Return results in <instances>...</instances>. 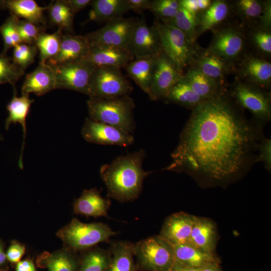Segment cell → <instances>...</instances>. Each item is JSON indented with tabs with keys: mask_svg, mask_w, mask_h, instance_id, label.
Wrapping results in <instances>:
<instances>
[{
	"mask_svg": "<svg viewBox=\"0 0 271 271\" xmlns=\"http://www.w3.org/2000/svg\"><path fill=\"white\" fill-rule=\"evenodd\" d=\"M262 126L246 118L225 89L192 109L163 170L218 181L230 178L256 162Z\"/></svg>",
	"mask_w": 271,
	"mask_h": 271,
	"instance_id": "1",
	"label": "cell"
},
{
	"mask_svg": "<svg viewBox=\"0 0 271 271\" xmlns=\"http://www.w3.org/2000/svg\"><path fill=\"white\" fill-rule=\"evenodd\" d=\"M146 152L143 149L117 157L103 165L100 174L108 196L120 202L133 200L140 195L144 180L152 172L142 167Z\"/></svg>",
	"mask_w": 271,
	"mask_h": 271,
	"instance_id": "2",
	"label": "cell"
},
{
	"mask_svg": "<svg viewBox=\"0 0 271 271\" xmlns=\"http://www.w3.org/2000/svg\"><path fill=\"white\" fill-rule=\"evenodd\" d=\"M89 118L131 134L136 128L133 111L136 107L129 95L104 99L89 97L87 101Z\"/></svg>",
	"mask_w": 271,
	"mask_h": 271,
	"instance_id": "3",
	"label": "cell"
},
{
	"mask_svg": "<svg viewBox=\"0 0 271 271\" xmlns=\"http://www.w3.org/2000/svg\"><path fill=\"white\" fill-rule=\"evenodd\" d=\"M115 234L103 223H85L74 218L57 231L56 236L62 241L64 246L78 253L107 241Z\"/></svg>",
	"mask_w": 271,
	"mask_h": 271,
	"instance_id": "4",
	"label": "cell"
},
{
	"mask_svg": "<svg viewBox=\"0 0 271 271\" xmlns=\"http://www.w3.org/2000/svg\"><path fill=\"white\" fill-rule=\"evenodd\" d=\"M137 271H169L175 257L173 246L159 235L133 244Z\"/></svg>",
	"mask_w": 271,
	"mask_h": 271,
	"instance_id": "5",
	"label": "cell"
},
{
	"mask_svg": "<svg viewBox=\"0 0 271 271\" xmlns=\"http://www.w3.org/2000/svg\"><path fill=\"white\" fill-rule=\"evenodd\" d=\"M157 29L162 52L182 73L191 66L198 49L186 35L178 28L160 21L154 24Z\"/></svg>",
	"mask_w": 271,
	"mask_h": 271,
	"instance_id": "6",
	"label": "cell"
},
{
	"mask_svg": "<svg viewBox=\"0 0 271 271\" xmlns=\"http://www.w3.org/2000/svg\"><path fill=\"white\" fill-rule=\"evenodd\" d=\"M228 93L241 108L251 113L257 122L263 125L270 120V94L266 89L237 79Z\"/></svg>",
	"mask_w": 271,
	"mask_h": 271,
	"instance_id": "7",
	"label": "cell"
},
{
	"mask_svg": "<svg viewBox=\"0 0 271 271\" xmlns=\"http://www.w3.org/2000/svg\"><path fill=\"white\" fill-rule=\"evenodd\" d=\"M120 69L96 67L90 83L89 97L109 99L129 95L133 88Z\"/></svg>",
	"mask_w": 271,
	"mask_h": 271,
	"instance_id": "8",
	"label": "cell"
},
{
	"mask_svg": "<svg viewBox=\"0 0 271 271\" xmlns=\"http://www.w3.org/2000/svg\"><path fill=\"white\" fill-rule=\"evenodd\" d=\"M245 46L246 37L241 28L228 26L214 32L212 41L206 50L234 64L245 56Z\"/></svg>",
	"mask_w": 271,
	"mask_h": 271,
	"instance_id": "9",
	"label": "cell"
},
{
	"mask_svg": "<svg viewBox=\"0 0 271 271\" xmlns=\"http://www.w3.org/2000/svg\"><path fill=\"white\" fill-rule=\"evenodd\" d=\"M51 67L55 76L56 89L71 90L88 95L91 77L96 66L81 60Z\"/></svg>",
	"mask_w": 271,
	"mask_h": 271,
	"instance_id": "10",
	"label": "cell"
},
{
	"mask_svg": "<svg viewBox=\"0 0 271 271\" xmlns=\"http://www.w3.org/2000/svg\"><path fill=\"white\" fill-rule=\"evenodd\" d=\"M137 20L123 17L116 18L85 36L90 43L107 45L127 50L129 41Z\"/></svg>",
	"mask_w": 271,
	"mask_h": 271,
	"instance_id": "11",
	"label": "cell"
},
{
	"mask_svg": "<svg viewBox=\"0 0 271 271\" xmlns=\"http://www.w3.org/2000/svg\"><path fill=\"white\" fill-rule=\"evenodd\" d=\"M127 50L134 59L156 56L162 52L155 25L149 26L144 16L134 25Z\"/></svg>",
	"mask_w": 271,
	"mask_h": 271,
	"instance_id": "12",
	"label": "cell"
},
{
	"mask_svg": "<svg viewBox=\"0 0 271 271\" xmlns=\"http://www.w3.org/2000/svg\"><path fill=\"white\" fill-rule=\"evenodd\" d=\"M81 133L87 142L102 145L126 147L134 141L131 133L113 126L95 121L89 117L85 119Z\"/></svg>",
	"mask_w": 271,
	"mask_h": 271,
	"instance_id": "13",
	"label": "cell"
},
{
	"mask_svg": "<svg viewBox=\"0 0 271 271\" xmlns=\"http://www.w3.org/2000/svg\"><path fill=\"white\" fill-rule=\"evenodd\" d=\"M174 63L162 52L156 66L148 94L152 100L165 99L173 87L183 76Z\"/></svg>",
	"mask_w": 271,
	"mask_h": 271,
	"instance_id": "14",
	"label": "cell"
},
{
	"mask_svg": "<svg viewBox=\"0 0 271 271\" xmlns=\"http://www.w3.org/2000/svg\"><path fill=\"white\" fill-rule=\"evenodd\" d=\"M133 57L125 49L105 44L90 43L88 53L83 60L96 67H125Z\"/></svg>",
	"mask_w": 271,
	"mask_h": 271,
	"instance_id": "15",
	"label": "cell"
},
{
	"mask_svg": "<svg viewBox=\"0 0 271 271\" xmlns=\"http://www.w3.org/2000/svg\"><path fill=\"white\" fill-rule=\"evenodd\" d=\"M195 217L184 212L170 215L165 220L159 235L173 246L189 242Z\"/></svg>",
	"mask_w": 271,
	"mask_h": 271,
	"instance_id": "16",
	"label": "cell"
},
{
	"mask_svg": "<svg viewBox=\"0 0 271 271\" xmlns=\"http://www.w3.org/2000/svg\"><path fill=\"white\" fill-rule=\"evenodd\" d=\"M89 48V42L85 35H63L58 54L46 63L54 66L83 60L87 56Z\"/></svg>",
	"mask_w": 271,
	"mask_h": 271,
	"instance_id": "17",
	"label": "cell"
},
{
	"mask_svg": "<svg viewBox=\"0 0 271 271\" xmlns=\"http://www.w3.org/2000/svg\"><path fill=\"white\" fill-rule=\"evenodd\" d=\"M238 74L242 80L268 89L271 82L270 62L260 57L244 56L240 60Z\"/></svg>",
	"mask_w": 271,
	"mask_h": 271,
	"instance_id": "18",
	"label": "cell"
},
{
	"mask_svg": "<svg viewBox=\"0 0 271 271\" xmlns=\"http://www.w3.org/2000/svg\"><path fill=\"white\" fill-rule=\"evenodd\" d=\"M79 261L78 253L65 246L52 252H43L36 260L38 267L48 271H78Z\"/></svg>",
	"mask_w": 271,
	"mask_h": 271,
	"instance_id": "19",
	"label": "cell"
},
{
	"mask_svg": "<svg viewBox=\"0 0 271 271\" xmlns=\"http://www.w3.org/2000/svg\"><path fill=\"white\" fill-rule=\"evenodd\" d=\"M56 81L53 70L46 63L39 62L37 68L25 77L22 86V94L43 95L56 89Z\"/></svg>",
	"mask_w": 271,
	"mask_h": 271,
	"instance_id": "20",
	"label": "cell"
},
{
	"mask_svg": "<svg viewBox=\"0 0 271 271\" xmlns=\"http://www.w3.org/2000/svg\"><path fill=\"white\" fill-rule=\"evenodd\" d=\"M233 64L205 50L198 51L191 66L222 83L225 76L234 70Z\"/></svg>",
	"mask_w": 271,
	"mask_h": 271,
	"instance_id": "21",
	"label": "cell"
},
{
	"mask_svg": "<svg viewBox=\"0 0 271 271\" xmlns=\"http://www.w3.org/2000/svg\"><path fill=\"white\" fill-rule=\"evenodd\" d=\"M111 202L100 195L96 188L84 190L73 204L74 213L89 217H106Z\"/></svg>",
	"mask_w": 271,
	"mask_h": 271,
	"instance_id": "22",
	"label": "cell"
},
{
	"mask_svg": "<svg viewBox=\"0 0 271 271\" xmlns=\"http://www.w3.org/2000/svg\"><path fill=\"white\" fill-rule=\"evenodd\" d=\"M217 240L216 227L206 218L195 217L190 242L208 253H215Z\"/></svg>",
	"mask_w": 271,
	"mask_h": 271,
	"instance_id": "23",
	"label": "cell"
},
{
	"mask_svg": "<svg viewBox=\"0 0 271 271\" xmlns=\"http://www.w3.org/2000/svg\"><path fill=\"white\" fill-rule=\"evenodd\" d=\"M90 6L92 8L85 23L90 21L106 23L122 17L130 11L126 0H93Z\"/></svg>",
	"mask_w": 271,
	"mask_h": 271,
	"instance_id": "24",
	"label": "cell"
},
{
	"mask_svg": "<svg viewBox=\"0 0 271 271\" xmlns=\"http://www.w3.org/2000/svg\"><path fill=\"white\" fill-rule=\"evenodd\" d=\"M159 55L133 59L124 67L127 75L148 95Z\"/></svg>",
	"mask_w": 271,
	"mask_h": 271,
	"instance_id": "25",
	"label": "cell"
},
{
	"mask_svg": "<svg viewBox=\"0 0 271 271\" xmlns=\"http://www.w3.org/2000/svg\"><path fill=\"white\" fill-rule=\"evenodd\" d=\"M0 7L8 10L12 15L37 25L45 23L44 13L48 8L39 6L34 0L0 1Z\"/></svg>",
	"mask_w": 271,
	"mask_h": 271,
	"instance_id": "26",
	"label": "cell"
},
{
	"mask_svg": "<svg viewBox=\"0 0 271 271\" xmlns=\"http://www.w3.org/2000/svg\"><path fill=\"white\" fill-rule=\"evenodd\" d=\"M34 100L30 98L29 95L22 94L20 97L17 96L15 88L13 96L7 105V108L9 115L5 123L6 129H8L12 123H20L23 131V141L21 150V154L19 162V166L23 168V152L26 135V118L30 108Z\"/></svg>",
	"mask_w": 271,
	"mask_h": 271,
	"instance_id": "27",
	"label": "cell"
},
{
	"mask_svg": "<svg viewBox=\"0 0 271 271\" xmlns=\"http://www.w3.org/2000/svg\"><path fill=\"white\" fill-rule=\"evenodd\" d=\"M133 243L125 241L112 243L108 249L110 258L105 271H137Z\"/></svg>",
	"mask_w": 271,
	"mask_h": 271,
	"instance_id": "28",
	"label": "cell"
},
{
	"mask_svg": "<svg viewBox=\"0 0 271 271\" xmlns=\"http://www.w3.org/2000/svg\"><path fill=\"white\" fill-rule=\"evenodd\" d=\"M231 8L225 1H212L209 8L197 16V37L220 25L229 16Z\"/></svg>",
	"mask_w": 271,
	"mask_h": 271,
	"instance_id": "29",
	"label": "cell"
},
{
	"mask_svg": "<svg viewBox=\"0 0 271 271\" xmlns=\"http://www.w3.org/2000/svg\"><path fill=\"white\" fill-rule=\"evenodd\" d=\"M182 78L197 95L204 100L213 97L225 89L222 83L207 76L191 66L187 72L183 74Z\"/></svg>",
	"mask_w": 271,
	"mask_h": 271,
	"instance_id": "30",
	"label": "cell"
},
{
	"mask_svg": "<svg viewBox=\"0 0 271 271\" xmlns=\"http://www.w3.org/2000/svg\"><path fill=\"white\" fill-rule=\"evenodd\" d=\"M173 247L175 259L187 265L199 268L208 263H220L215 253H207L190 242Z\"/></svg>",
	"mask_w": 271,
	"mask_h": 271,
	"instance_id": "31",
	"label": "cell"
},
{
	"mask_svg": "<svg viewBox=\"0 0 271 271\" xmlns=\"http://www.w3.org/2000/svg\"><path fill=\"white\" fill-rule=\"evenodd\" d=\"M78 271H105L110 258L108 250L93 247L80 252Z\"/></svg>",
	"mask_w": 271,
	"mask_h": 271,
	"instance_id": "32",
	"label": "cell"
},
{
	"mask_svg": "<svg viewBox=\"0 0 271 271\" xmlns=\"http://www.w3.org/2000/svg\"><path fill=\"white\" fill-rule=\"evenodd\" d=\"M165 100L192 109L205 100L191 89L182 77L173 87Z\"/></svg>",
	"mask_w": 271,
	"mask_h": 271,
	"instance_id": "33",
	"label": "cell"
},
{
	"mask_svg": "<svg viewBox=\"0 0 271 271\" xmlns=\"http://www.w3.org/2000/svg\"><path fill=\"white\" fill-rule=\"evenodd\" d=\"M47 9L50 23L58 27L59 30L73 32V13L66 1L58 0L52 2Z\"/></svg>",
	"mask_w": 271,
	"mask_h": 271,
	"instance_id": "34",
	"label": "cell"
},
{
	"mask_svg": "<svg viewBox=\"0 0 271 271\" xmlns=\"http://www.w3.org/2000/svg\"><path fill=\"white\" fill-rule=\"evenodd\" d=\"M62 36L59 30L52 34L44 32L39 35L34 45L39 52L40 62L46 63L57 55L60 49Z\"/></svg>",
	"mask_w": 271,
	"mask_h": 271,
	"instance_id": "35",
	"label": "cell"
},
{
	"mask_svg": "<svg viewBox=\"0 0 271 271\" xmlns=\"http://www.w3.org/2000/svg\"><path fill=\"white\" fill-rule=\"evenodd\" d=\"M166 24L180 30L193 43L198 38V17L180 6L175 17Z\"/></svg>",
	"mask_w": 271,
	"mask_h": 271,
	"instance_id": "36",
	"label": "cell"
},
{
	"mask_svg": "<svg viewBox=\"0 0 271 271\" xmlns=\"http://www.w3.org/2000/svg\"><path fill=\"white\" fill-rule=\"evenodd\" d=\"M265 2L257 0L236 1L234 9L240 18L247 24L257 25Z\"/></svg>",
	"mask_w": 271,
	"mask_h": 271,
	"instance_id": "37",
	"label": "cell"
},
{
	"mask_svg": "<svg viewBox=\"0 0 271 271\" xmlns=\"http://www.w3.org/2000/svg\"><path fill=\"white\" fill-rule=\"evenodd\" d=\"M24 72L25 70L13 62L12 57L6 53L0 54V84L9 83L15 87L16 83Z\"/></svg>",
	"mask_w": 271,
	"mask_h": 271,
	"instance_id": "38",
	"label": "cell"
},
{
	"mask_svg": "<svg viewBox=\"0 0 271 271\" xmlns=\"http://www.w3.org/2000/svg\"><path fill=\"white\" fill-rule=\"evenodd\" d=\"M19 20V18L11 15L0 27L4 41V53H7L10 49L22 43L17 27Z\"/></svg>",
	"mask_w": 271,
	"mask_h": 271,
	"instance_id": "39",
	"label": "cell"
},
{
	"mask_svg": "<svg viewBox=\"0 0 271 271\" xmlns=\"http://www.w3.org/2000/svg\"><path fill=\"white\" fill-rule=\"evenodd\" d=\"M179 7L177 0H153L149 10L163 23H166L175 17Z\"/></svg>",
	"mask_w": 271,
	"mask_h": 271,
	"instance_id": "40",
	"label": "cell"
},
{
	"mask_svg": "<svg viewBox=\"0 0 271 271\" xmlns=\"http://www.w3.org/2000/svg\"><path fill=\"white\" fill-rule=\"evenodd\" d=\"M38 50L34 45L21 43L14 47L13 62L22 69H25L35 61Z\"/></svg>",
	"mask_w": 271,
	"mask_h": 271,
	"instance_id": "41",
	"label": "cell"
},
{
	"mask_svg": "<svg viewBox=\"0 0 271 271\" xmlns=\"http://www.w3.org/2000/svg\"><path fill=\"white\" fill-rule=\"evenodd\" d=\"M251 42L256 49L265 55L271 54V33L269 30L254 27L250 33Z\"/></svg>",
	"mask_w": 271,
	"mask_h": 271,
	"instance_id": "42",
	"label": "cell"
},
{
	"mask_svg": "<svg viewBox=\"0 0 271 271\" xmlns=\"http://www.w3.org/2000/svg\"><path fill=\"white\" fill-rule=\"evenodd\" d=\"M18 30L22 43L34 45L39 35L44 32L41 26L26 20H19Z\"/></svg>",
	"mask_w": 271,
	"mask_h": 271,
	"instance_id": "43",
	"label": "cell"
},
{
	"mask_svg": "<svg viewBox=\"0 0 271 271\" xmlns=\"http://www.w3.org/2000/svg\"><path fill=\"white\" fill-rule=\"evenodd\" d=\"M257 151L256 162H262L264 168L268 171L271 169V140L263 138L259 142Z\"/></svg>",
	"mask_w": 271,
	"mask_h": 271,
	"instance_id": "44",
	"label": "cell"
},
{
	"mask_svg": "<svg viewBox=\"0 0 271 271\" xmlns=\"http://www.w3.org/2000/svg\"><path fill=\"white\" fill-rule=\"evenodd\" d=\"M180 6L192 14L198 16L210 6V0H179Z\"/></svg>",
	"mask_w": 271,
	"mask_h": 271,
	"instance_id": "45",
	"label": "cell"
},
{
	"mask_svg": "<svg viewBox=\"0 0 271 271\" xmlns=\"http://www.w3.org/2000/svg\"><path fill=\"white\" fill-rule=\"evenodd\" d=\"M26 251L25 245L17 241L13 240L6 251V256L9 262L16 264L21 260Z\"/></svg>",
	"mask_w": 271,
	"mask_h": 271,
	"instance_id": "46",
	"label": "cell"
},
{
	"mask_svg": "<svg viewBox=\"0 0 271 271\" xmlns=\"http://www.w3.org/2000/svg\"><path fill=\"white\" fill-rule=\"evenodd\" d=\"M256 26L270 30L271 2L270 0L265 1L262 13Z\"/></svg>",
	"mask_w": 271,
	"mask_h": 271,
	"instance_id": "47",
	"label": "cell"
},
{
	"mask_svg": "<svg viewBox=\"0 0 271 271\" xmlns=\"http://www.w3.org/2000/svg\"><path fill=\"white\" fill-rule=\"evenodd\" d=\"M130 9L137 13H142L146 10H149L151 1L150 0H126Z\"/></svg>",
	"mask_w": 271,
	"mask_h": 271,
	"instance_id": "48",
	"label": "cell"
},
{
	"mask_svg": "<svg viewBox=\"0 0 271 271\" xmlns=\"http://www.w3.org/2000/svg\"><path fill=\"white\" fill-rule=\"evenodd\" d=\"M71 10L76 13L91 5L92 0H67L66 1Z\"/></svg>",
	"mask_w": 271,
	"mask_h": 271,
	"instance_id": "49",
	"label": "cell"
},
{
	"mask_svg": "<svg viewBox=\"0 0 271 271\" xmlns=\"http://www.w3.org/2000/svg\"><path fill=\"white\" fill-rule=\"evenodd\" d=\"M16 271H36V266L33 259L27 257L20 260L15 264Z\"/></svg>",
	"mask_w": 271,
	"mask_h": 271,
	"instance_id": "50",
	"label": "cell"
},
{
	"mask_svg": "<svg viewBox=\"0 0 271 271\" xmlns=\"http://www.w3.org/2000/svg\"><path fill=\"white\" fill-rule=\"evenodd\" d=\"M9 263L6 256L5 243L0 238V271H8Z\"/></svg>",
	"mask_w": 271,
	"mask_h": 271,
	"instance_id": "51",
	"label": "cell"
},
{
	"mask_svg": "<svg viewBox=\"0 0 271 271\" xmlns=\"http://www.w3.org/2000/svg\"><path fill=\"white\" fill-rule=\"evenodd\" d=\"M169 271H198V268L187 265L176 260Z\"/></svg>",
	"mask_w": 271,
	"mask_h": 271,
	"instance_id": "52",
	"label": "cell"
},
{
	"mask_svg": "<svg viewBox=\"0 0 271 271\" xmlns=\"http://www.w3.org/2000/svg\"><path fill=\"white\" fill-rule=\"evenodd\" d=\"M218 262L208 263L198 268V271H222Z\"/></svg>",
	"mask_w": 271,
	"mask_h": 271,
	"instance_id": "53",
	"label": "cell"
}]
</instances>
